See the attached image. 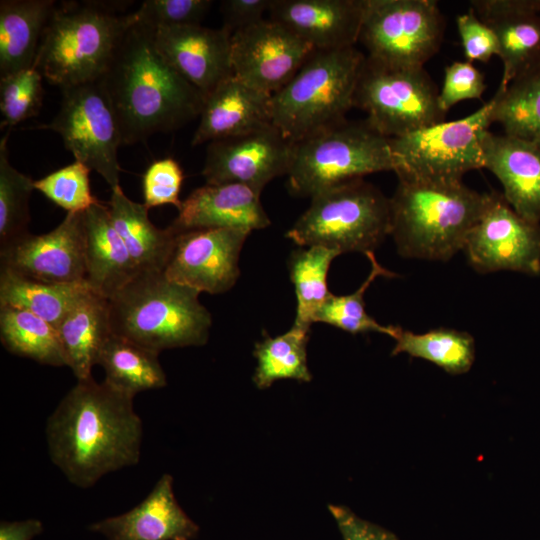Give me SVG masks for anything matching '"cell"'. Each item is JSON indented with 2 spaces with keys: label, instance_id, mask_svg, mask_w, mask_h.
Listing matches in <instances>:
<instances>
[{
  "label": "cell",
  "instance_id": "cell-1",
  "mask_svg": "<svg viewBox=\"0 0 540 540\" xmlns=\"http://www.w3.org/2000/svg\"><path fill=\"white\" fill-rule=\"evenodd\" d=\"M134 396L105 380H77L48 417L45 435L51 461L67 480L89 488L104 475L136 465L143 426Z\"/></svg>",
  "mask_w": 540,
  "mask_h": 540
},
{
  "label": "cell",
  "instance_id": "cell-2",
  "mask_svg": "<svg viewBox=\"0 0 540 540\" xmlns=\"http://www.w3.org/2000/svg\"><path fill=\"white\" fill-rule=\"evenodd\" d=\"M101 80L118 118L122 145L182 127L200 116L205 101L160 54L154 29L132 22Z\"/></svg>",
  "mask_w": 540,
  "mask_h": 540
},
{
  "label": "cell",
  "instance_id": "cell-3",
  "mask_svg": "<svg viewBox=\"0 0 540 540\" xmlns=\"http://www.w3.org/2000/svg\"><path fill=\"white\" fill-rule=\"evenodd\" d=\"M493 198L462 182L398 177L390 200V235L405 258L448 261L467 239Z\"/></svg>",
  "mask_w": 540,
  "mask_h": 540
},
{
  "label": "cell",
  "instance_id": "cell-4",
  "mask_svg": "<svg viewBox=\"0 0 540 540\" xmlns=\"http://www.w3.org/2000/svg\"><path fill=\"white\" fill-rule=\"evenodd\" d=\"M199 294L163 272H139L108 299L111 331L158 354L204 345L212 317Z\"/></svg>",
  "mask_w": 540,
  "mask_h": 540
},
{
  "label": "cell",
  "instance_id": "cell-5",
  "mask_svg": "<svg viewBox=\"0 0 540 540\" xmlns=\"http://www.w3.org/2000/svg\"><path fill=\"white\" fill-rule=\"evenodd\" d=\"M131 21L109 3L56 4L46 25L34 66L61 90L99 80Z\"/></svg>",
  "mask_w": 540,
  "mask_h": 540
},
{
  "label": "cell",
  "instance_id": "cell-6",
  "mask_svg": "<svg viewBox=\"0 0 540 540\" xmlns=\"http://www.w3.org/2000/svg\"><path fill=\"white\" fill-rule=\"evenodd\" d=\"M365 55L355 46L315 50L295 76L271 96V123L297 142L345 120Z\"/></svg>",
  "mask_w": 540,
  "mask_h": 540
},
{
  "label": "cell",
  "instance_id": "cell-7",
  "mask_svg": "<svg viewBox=\"0 0 540 540\" xmlns=\"http://www.w3.org/2000/svg\"><path fill=\"white\" fill-rule=\"evenodd\" d=\"M394 170L389 138L366 120L345 119L294 142L287 187L294 196L312 198L368 174Z\"/></svg>",
  "mask_w": 540,
  "mask_h": 540
},
{
  "label": "cell",
  "instance_id": "cell-8",
  "mask_svg": "<svg viewBox=\"0 0 540 540\" xmlns=\"http://www.w3.org/2000/svg\"><path fill=\"white\" fill-rule=\"evenodd\" d=\"M310 199L308 209L286 233L297 245L366 255L390 235V200L363 178L339 184Z\"/></svg>",
  "mask_w": 540,
  "mask_h": 540
},
{
  "label": "cell",
  "instance_id": "cell-9",
  "mask_svg": "<svg viewBox=\"0 0 540 540\" xmlns=\"http://www.w3.org/2000/svg\"><path fill=\"white\" fill-rule=\"evenodd\" d=\"M439 90L424 67L385 65L365 56L354 93V107L368 124L395 138L441 123Z\"/></svg>",
  "mask_w": 540,
  "mask_h": 540
},
{
  "label": "cell",
  "instance_id": "cell-10",
  "mask_svg": "<svg viewBox=\"0 0 540 540\" xmlns=\"http://www.w3.org/2000/svg\"><path fill=\"white\" fill-rule=\"evenodd\" d=\"M493 101L453 121L389 138L397 177L429 182H462L463 176L484 168L482 140L492 119Z\"/></svg>",
  "mask_w": 540,
  "mask_h": 540
},
{
  "label": "cell",
  "instance_id": "cell-11",
  "mask_svg": "<svg viewBox=\"0 0 540 540\" xmlns=\"http://www.w3.org/2000/svg\"><path fill=\"white\" fill-rule=\"evenodd\" d=\"M444 28L435 0H363L358 42L374 61L424 67L440 49Z\"/></svg>",
  "mask_w": 540,
  "mask_h": 540
},
{
  "label": "cell",
  "instance_id": "cell-12",
  "mask_svg": "<svg viewBox=\"0 0 540 540\" xmlns=\"http://www.w3.org/2000/svg\"><path fill=\"white\" fill-rule=\"evenodd\" d=\"M54 119L33 129L58 133L75 160L96 171L110 189L119 186L122 136L111 98L101 79L62 89Z\"/></svg>",
  "mask_w": 540,
  "mask_h": 540
},
{
  "label": "cell",
  "instance_id": "cell-13",
  "mask_svg": "<svg viewBox=\"0 0 540 540\" xmlns=\"http://www.w3.org/2000/svg\"><path fill=\"white\" fill-rule=\"evenodd\" d=\"M314 51L284 25L262 19L232 34L233 75L272 96L295 76Z\"/></svg>",
  "mask_w": 540,
  "mask_h": 540
},
{
  "label": "cell",
  "instance_id": "cell-14",
  "mask_svg": "<svg viewBox=\"0 0 540 540\" xmlns=\"http://www.w3.org/2000/svg\"><path fill=\"white\" fill-rule=\"evenodd\" d=\"M463 251L480 273H540V226L517 214L493 192L486 211L472 229Z\"/></svg>",
  "mask_w": 540,
  "mask_h": 540
},
{
  "label": "cell",
  "instance_id": "cell-15",
  "mask_svg": "<svg viewBox=\"0 0 540 540\" xmlns=\"http://www.w3.org/2000/svg\"><path fill=\"white\" fill-rule=\"evenodd\" d=\"M250 231L202 228L177 232L164 269L171 281L209 294H221L237 282L239 256Z\"/></svg>",
  "mask_w": 540,
  "mask_h": 540
},
{
  "label": "cell",
  "instance_id": "cell-16",
  "mask_svg": "<svg viewBox=\"0 0 540 540\" xmlns=\"http://www.w3.org/2000/svg\"><path fill=\"white\" fill-rule=\"evenodd\" d=\"M294 142L272 124L208 144L202 175L206 184L238 183L262 192L274 178L287 175Z\"/></svg>",
  "mask_w": 540,
  "mask_h": 540
},
{
  "label": "cell",
  "instance_id": "cell-17",
  "mask_svg": "<svg viewBox=\"0 0 540 540\" xmlns=\"http://www.w3.org/2000/svg\"><path fill=\"white\" fill-rule=\"evenodd\" d=\"M84 244V212L67 213L50 232L0 248V268L49 283H87Z\"/></svg>",
  "mask_w": 540,
  "mask_h": 540
},
{
  "label": "cell",
  "instance_id": "cell-18",
  "mask_svg": "<svg viewBox=\"0 0 540 540\" xmlns=\"http://www.w3.org/2000/svg\"><path fill=\"white\" fill-rule=\"evenodd\" d=\"M154 42L167 62L200 93L208 96L233 75L232 33L225 27H159Z\"/></svg>",
  "mask_w": 540,
  "mask_h": 540
},
{
  "label": "cell",
  "instance_id": "cell-19",
  "mask_svg": "<svg viewBox=\"0 0 540 540\" xmlns=\"http://www.w3.org/2000/svg\"><path fill=\"white\" fill-rule=\"evenodd\" d=\"M470 9L498 39L503 65L499 90L540 70V0H472Z\"/></svg>",
  "mask_w": 540,
  "mask_h": 540
},
{
  "label": "cell",
  "instance_id": "cell-20",
  "mask_svg": "<svg viewBox=\"0 0 540 540\" xmlns=\"http://www.w3.org/2000/svg\"><path fill=\"white\" fill-rule=\"evenodd\" d=\"M106 540H193L199 526L176 500L173 477L163 474L134 508L89 526Z\"/></svg>",
  "mask_w": 540,
  "mask_h": 540
},
{
  "label": "cell",
  "instance_id": "cell-21",
  "mask_svg": "<svg viewBox=\"0 0 540 540\" xmlns=\"http://www.w3.org/2000/svg\"><path fill=\"white\" fill-rule=\"evenodd\" d=\"M269 12L314 50H338L358 42L363 0H273Z\"/></svg>",
  "mask_w": 540,
  "mask_h": 540
},
{
  "label": "cell",
  "instance_id": "cell-22",
  "mask_svg": "<svg viewBox=\"0 0 540 540\" xmlns=\"http://www.w3.org/2000/svg\"><path fill=\"white\" fill-rule=\"evenodd\" d=\"M261 193L238 183L206 184L182 201L170 227L176 232L202 228H234L248 231L270 225Z\"/></svg>",
  "mask_w": 540,
  "mask_h": 540
},
{
  "label": "cell",
  "instance_id": "cell-23",
  "mask_svg": "<svg viewBox=\"0 0 540 540\" xmlns=\"http://www.w3.org/2000/svg\"><path fill=\"white\" fill-rule=\"evenodd\" d=\"M484 168L501 183L503 197L524 219L540 221V146L487 131L482 140Z\"/></svg>",
  "mask_w": 540,
  "mask_h": 540
},
{
  "label": "cell",
  "instance_id": "cell-24",
  "mask_svg": "<svg viewBox=\"0 0 540 540\" xmlns=\"http://www.w3.org/2000/svg\"><path fill=\"white\" fill-rule=\"evenodd\" d=\"M271 96L244 84L234 75L208 96L192 137V146L244 135L271 123Z\"/></svg>",
  "mask_w": 540,
  "mask_h": 540
},
{
  "label": "cell",
  "instance_id": "cell-25",
  "mask_svg": "<svg viewBox=\"0 0 540 540\" xmlns=\"http://www.w3.org/2000/svg\"><path fill=\"white\" fill-rule=\"evenodd\" d=\"M86 282L110 299L139 272L117 231L107 204L98 202L84 212Z\"/></svg>",
  "mask_w": 540,
  "mask_h": 540
},
{
  "label": "cell",
  "instance_id": "cell-26",
  "mask_svg": "<svg viewBox=\"0 0 540 540\" xmlns=\"http://www.w3.org/2000/svg\"><path fill=\"white\" fill-rule=\"evenodd\" d=\"M66 365L77 380L92 377L100 351L112 334L109 300L88 291L65 314L56 326Z\"/></svg>",
  "mask_w": 540,
  "mask_h": 540
},
{
  "label": "cell",
  "instance_id": "cell-27",
  "mask_svg": "<svg viewBox=\"0 0 540 540\" xmlns=\"http://www.w3.org/2000/svg\"><path fill=\"white\" fill-rule=\"evenodd\" d=\"M111 191L108 213L138 272H164L177 232L170 226L156 227L148 217L149 209L130 200L120 185Z\"/></svg>",
  "mask_w": 540,
  "mask_h": 540
},
{
  "label": "cell",
  "instance_id": "cell-28",
  "mask_svg": "<svg viewBox=\"0 0 540 540\" xmlns=\"http://www.w3.org/2000/svg\"><path fill=\"white\" fill-rule=\"evenodd\" d=\"M53 0L0 2V78L34 66Z\"/></svg>",
  "mask_w": 540,
  "mask_h": 540
},
{
  "label": "cell",
  "instance_id": "cell-29",
  "mask_svg": "<svg viewBox=\"0 0 540 540\" xmlns=\"http://www.w3.org/2000/svg\"><path fill=\"white\" fill-rule=\"evenodd\" d=\"M90 290L87 283H49L0 268V306L30 311L54 327Z\"/></svg>",
  "mask_w": 540,
  "mask_h": 540
},
{
  "label": "cell",
  "instance_id": "cell-30",
  "mask_svg": "<svg viewBox=\"0 0 540 540\" xmlns=\"http://www.w3.org/2000/svg\"><path fill=\"white\" fill-rule=\"evenodd\" d=\"M97 365L104 369L106 382L134 397L167 384L158 353L113 333L104 343Z\"/></svg>",
  "mask_w": 540,
  "mask_h": 540
},
{
  "label": "cell",
  "instance_id": "cell-31",
  "mask_svg": "<svg viewBox=\"0 0 540 540\" xmlns=\"http://www.w3.org/2000/svg\"><path fill=\"white\" fill-rule=\"evenodd\" d=\"M0 339L12 354L43 365L67 366L56 327L30 311L0 306Z\"/></svg>",
  "mask_w": 540,
  "mask_h": 540
},
{
  "label": "cell",
  "instance_id": "cell-32",
  "mask_svg": "<svg viewBox=\"0 0 540 540\" xmlns=\"http://www.w3.org/2000/svg\"><path fill=\"white\" fill-rule=\"evenodd\" d=\"M391 355L406 353L429 361L451 375L468 372L475 360V341L467 332L437 328L414 333L400 328Z\"/></svg>",
  "mask_w": 540,
  "mask_h": 540
},
{
  "label": "cell",
  "instance_id": "cell-33",
  "mask_svg": "<svg viewBox=\"0 0 540 540\" xmlns=\"http://www.w3.org/2000/svg\"><path fill=\"white\" fill-rule=\"evenodd\" d=\"M309 335L310 328L293 325L287 332L277 337L266 336L255 344L253 355L257 367L253 382L257 388H269L281 379L312 380L307 365Z\"/></svg>",
  "mask_w": 540,
  "mask_h": 540
},
{
  "label": "cell",
  "instance_id": "cell-34",
  "mask_svg": "<svg viewBox=\"0 0 540 540\" xmlns=\"http://www.w3.org/2000/svg\"><path fill=\"white\" fill-rule=\"evenodd\" d=\"M492 101L493 123L502 126L503 134L540 146V70L497 89Z\"/></svg>",
  "mask_w": 540,
  "mask_h": 540
},
{
  "label": "cell",
  "instance_id": "cell-35",
  "mask_svg": "<svg viewBox=\"0 0 540 540\" xmlns=\"http://www.w3.org/2000/svg\"><path fill=\"white\" fill-rule=\"evenodd\" d=\"M341 253L324 246H310L291 254L290 278L295 288L297 307L293 325L310 328L331 294L327 275L331 262Z\"/></svg>",
  "mask_w": 540,
  "mask_h": 540
},
{
  "label": "cell",
  "instance_id": "cell-36",
  "mask_svg": "<svg viewBox=\"0 0 540 540\" xmlns=\"http://www.w3.org/2000/svg\"><path fill=\"white\" fill-rule=\"evenodd\" d=\"M366 256L371 263V270L365 281L351 294L334 295L331 293L317 313L315 322H323L351 334L374 331L394 339L401 327L382 325L370 316L365 309L364 294L378 277L390 278L396 275L378 263L374 252Z\"/></svg>",
  "mask_w": 540,
  "mask_h": 540
},
{
  "label": "cell",
  "instance_id": "cell-37",
  "mask_svg": "<svg viewBox=\"0 0 540 540\" xmlns=\"http://www.w3.org/2000/svg\"><path fill=\"white\" fill-rule=\"evenodd\" d=\"M10 129L0 140V248L29 233V199L34 180L9 162L7 140Z\"/></svg>",
  "mask_w": 540,
  "mask_h": 540
},
{
  "label": "cell",
  "instance_id": "cell-38",
  "mask_svg": "<svg viewBox=\"0 0 540 540\" xmlns=\"http://www.w3.org/2000/svg\"><path fill=\"white\" fill-rule=\"evenodd\" d=\"M42 74L27 68L0 79L1 127L13 126L38 114L44 95Z\"/></svg>",
  "mask_w": 540,
  "mask_h": 540
},
{
  "label": "cell",
  "instance_id": "cell-39",
  "mask_svg": "<svg viewBox=\"0 0 540 540\" xmlns=\"http://www.w3.org/2000/svg\"><path fill=\"white\" fill-rule=\"evenodd\" d=\"M91 169L75 160L73 163L34 181V189L67 213H81L100 202L90 188Z\"/></svg>",
  "mask_w": 540,
  "mask_h": 540
},
{
  "label": "cell",
  "instance_id": "cell-40",
  "mask_svg": "<svg viewBox=\"0 0 540 540\" xmlns=\"http://www.w3.org/2000/svg\"><path fill=\"white\" fill-rule=\"evenodd\" d=\"M212 4L211 0H146L129 17L132 23L153 29L200 25Z\"/></svg>",
  "mask_w": 540,
  "mask_h": 540
},
{
  "label": "cell",
  "instance_id": "cell-41",
  "mask_svg": "<svg viewBox=\"0 0 540 540\" xmlns=\"http://www.w3.org/2000/svg\"><path fill=\"white\" fill-rule=\"evenodd\" d=\"M183 178V170L175 159L168 157L152 162L143 175V204L148 209L173 205L179 210Z\"/></svg>",
  "mask_w": 540,
  "mask_h": 540
},
{
  "label": "cell",
  "instance_id": "cell-42",
  "mask_svg": "<svg viewBox=\"0 0 540 540\" xmlns=\"http://www.w3.org/2000/svg\"><path fill=\"white\" fill-rule=\"evenodd\" d=\"M486 89L483 74L469 61H455L444 70V79L438 100L447 113L455 104L481 99Z\"/></svg>",
  "mask_w": 540,
  "mask_h": 540
},
{
  "label": "cell",
  "instance_id": "cell-43",
  "mask_svg": "<svg viewBox=\"0 0 540 540\" xmlns=\"http://www.w3.org/2000/svg\"><path fill=\"white\" fill-rule=\"evenodd\" d=\"M456 25L467 61L488 62L492 56H498L499 43L495 33L473 10L458 15Z\"/></svg>",
  "mask_w": 540,
  "mask_h": 540
},
{
  "label": "cell",
  "instance_id": "cell-44",
  "mask_svg": "<svg viewBox=\"0 0 540 540\" xmlns=\"http://www.w3.org/2000/svg\"><path fill=\"white\" fill-rule=\"evenodd\" d=\"M343 540H398L391 531L357 516L342 505H328Z\"/></svg>",
  "mask_w": 540,
  "mask_h": 540
},
{
  "label": "cell",
  "instance_id": "cell-45",
  "mask_svg": "<svg viewBox=\"0 0 540 540\" xmlns=\"http://www.w3.org/2000/svg\"><path fill=\"white\" fill-rule=\"evenodd\" d=\"M273 0H224L220 3L223 27L232 34L262 19Z\"/></svg>",
  "mask_w": 540,
  "mask_h": 540
},
{
  "label": "cell",
  "instance_id": "cell-46",
  "mask_svg": "<svg viewBox=\"0 0 540 540\" xmlns=\"http://www.w3.org/2000/svg\"><path fill=\"white\" fill-rule=\"evenodd\" d=\"M44 530L38 519H25L20 521H1L0 540H32Z\"/></svg>",
  "mask_w": 540,
  "mask_h": 540
}]
</instances>
